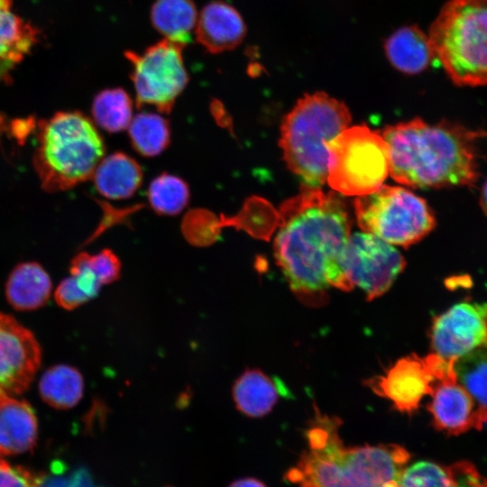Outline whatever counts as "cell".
<instances>
[{
    "instance_id": "cell-1",
    "label": "cell",
    "mask_w": 487,
    "mask_h": 487,
    "mask_svg": "<svg viewBox=\"0 0 487 487\" xmlns=\"http://www.w3.org/2000/svg\"><path fill=\"white\" fill-rule=\"evenodd\" d=\"M286 207L274 240V257L289 288L303 302L325 301L329 286L354 287L339 268L340 253L350 236V220L343 201L320 188L304 187Z\"/></svg>"
},
{
    "instance_id": "cell-2",
    "label": "cell",
    "mask_w": 487,
    "mask_h": 487,
    "mask_svg": "<svg viewBox=\"0 0 487 487\" xmlns=\"http://www.w3.org/2000/svg\"><path fill=\"white\" fill-rule=\"evenodd\" d=\"M485 134L462 124L420 118L387 126L389 174L405 186L440 188L473 186L479 178L476 141Z\"/></svg>"
},
{
    "instance_id": "cell-3",
    "label": "cell",
    "mask_w": 487,
    "mask_h": 487,
    "mask_svg": "<svg viewBox=\"0 0 487 487\" xmlns=\"http://www.w3.org/2000/svg\"><path fill=\"white\" fill-rule=\"evenodd\" d=\"M340 420L316 411L306 431L308 449L285 478L299 487H394L410 455L386 444L347 447Z\"/></svg>"
},
{
    "instance_id": "cell-4",
    "label": "cell",
    "mask_w": 487,
    "mask_h": 487,
    "mask_svg": "<svg viewBox=\"0 0 487 487\" xmlns=\"http://www.w3.org/2000/svg\"><path fill=\"white\" fill-rule=\"evenodd\" d=\"M350 122L347 106L320 92L304 95L283 118L280 139L283 158L303 187L317 188L326 181L327 145Z\"/></svg>"
},
{
    "instance_id": "cell-5",
    "label": "cell",
    "mask_w": 487,
    "mask_h": 487,
    "mask_svg": "<svg viewBox=\"0 0 487 487\" xmlns=\"http://www.w3.org/2000/svg\"><path fill=\"white\" fill-rule=\"evenodd\" d=\"M105 146L92 122L78 112H60L41 124L35 168L44 189L70 188L89 179Z\"/></svg>"
},
{
    "instance_id": "cell-6",
    "label": "cell",
    "mask_w": 487,
    "mask_h": 487,
    "mask_svg": "<svg viewBox=\"0 0 487 487\" xmlns=\"http://www.w3.org/2000/svg\"><path fill=\"white\" fill-rule=\"evenodd\" d=\"M428 39L458 86L487 85V0H450L432 23Z\"/></svg>"
},
{
    "instance_id": "cell-7",
    "label": "cell",
    "mask_w": 487,
    "mask_h": 487,
    "mask_svg": "<svg viewBox=\"0 0 487 487\" xmlns=\"http://www.w3.org/2000/svg\"><path fill=\"white\" fill-rule=\"evenodd\" d=\"M326 181L345 196H364L382 186L390 170V149L381 133L366 125L345 129L327 145Z\"/></svg>"
},
{
    "instance_id": "cell-8",
    "label": "cell",
    "mask_w": 487,
    "mask_h": 487,
    "mask_svg": "<svg viewBox=\"0 0 487 487\" xmlns=\"http://www.w3.org/2000/svg\"><path fill=\"white\" fill-rule=\"evenodd\" d=\"M354 212L363 232L403 247L418 243L436 226L426 200L400 187L381 186L357 197Z\"/></svg>"
},
{
    "instance_id": "cell-9",
    "label": "cell",
    "mask_w": 487,
    "mask_h": 487,
    "mask_svg": "<svg viewBox=\"0 0 487 487\" xmlns=\"http://www.w3.org/2000/svg\"><path fill=\"white\" fill-rule=\"evenodd\" d=\"M184 47L164 39L142 53L125 51L124 56L132 65L131 78L140 107L150 105L161 113L171 111L188 80L182 56Z\"/></svg>"
},
{
    "instance_id": "cell-10",
    "label": "cell",
    "mask_w": 487,
    "mask_h": 487,
    "mask_svg": "<svg viewBox=\"0 0 487 487\" xmlns=\"http://www.w3.org/2000/svg\"><path fill=\"white\" fill-rule=\"evenodd\" d=\"M338 263L351 285L362 289L368 300L385 293L405 267L396 248L365 232L350 234Z\"/></svg>"
},
{
    "instance_id": "cell-11",
    "label": "cell",
    "mask_w": 487,
    "mask_h": 487,
    "mask_svg": "<svg viewBox=\"0 0 487 487\" xmlns=\"http://www.w3.org/2000/svg\"><path fill=\"white\" fill-rule=\"evenodd\" d=\"M429 336L433 353L454 362L487 347V303L452 306L433 319Z\"/></svg>"
},
{
    "instance_id": "cell-12",
    "label": "cell",
    "mask_w": 487,
    "mask_h": 487,
    "mask_svg": "<svg viewBox=\"0 0 487 487\" xmlns=\"http://www.w3.org/2000/svg\"><path fill=\"white\" fill-rule=\"evenodd\" d=\"M41 352L31 331L0 312V395L25 391L40 366Z\"/></svg>"
},
{
    "instance_id": "cell-13",
    "label": "cell",
    "mask_w": 487,
    "mask_h": 487,
    "mask_svg": "<svg viewBox=\"0 0 487 487\" xmlns=\"http://www.w3.org/2000/svg\"><path fill=\"white\" fill-rule=\"evenodd\" d=\"M365 383L374 393L389 400L395 409L411 415L418 410L422 399L431 395L436 381L426 356L412 354Z\"/></svg>"
},
{
    "instance_id": "cell-14",
    "label": "cell",
    "mask_w": 487,
    "mask_h": 487,
    "mask_svg": "<svg viewBox=\"0 0 487 487\" xmlns=\"http://www.w3.org/2000/svg\"><path fill=\"white\" fill-rule=\"evenodd\" d=\"M431 396L427 409L437 430L455 436L477 428L478 407L457 380L436 383Z\"/></svg>"
},
{
    "instance_id": "cell-15",
    "label": "cell",
    "mask_w": 487,
    "mask_h": 487,
    "mask_svg": "<svg viewBox=\"0 0 487 487\" xmlns=\"http://www.w3.org/2000/svg\"><path fill=\"white\" fill-rule=\"evenodd\" d=\"M245 34L246 26L241 14L225 2L216 0L208 3L198 17L197 40L211 53L234 49Z\"/></svg>"
},
{
    "instance_id": "cell-16",
    "label": "cell",
    "mask_w": 487,
    "mask_h": 487,
    "mask_svg": "<svg viewBox=\"0 0 487 487\" xmlns=\"http://www.w3.org/2000/svg\"><path fill=\"white\" fill-rule=\"evenodd\" d=\"M37 434V418L32 406L23 400L0 395V455L31 450Z\"/></svg>"
},
{
    "instance_id": "cell-17",
    "label": "cell",
    "mask_w": 487,
    "mask_h": 487,
    "mask_svg": "<svg viewBox=\"0 0 487 487\" xmlns=\"http://www.w3.org/2000/svg\"><path fill=\"white\" fill-rule=\"evenodd\" d=\"M51 281L48 273L37 262L17 265L10 273L5 295L10 305L20 311L37 309L49 299Z\"/></svg>"
},
{
    "instance_id": "cell-18",
    "label": "cell",
    "mask_w": 487,
    "mask_h": 487,
    "mask_svg": "<svg viewBox=\"0 0 487 487\" xmlns=\"http://www.w3.org/2000/svg\"><path fill=\"white\" fill-rule=\"evenodd\" d=\"M93 175L97 191L110 199L130 198L142 181V170L139 164L122 152L110 154L101 160Z\"/></svg>"
},
{
    "instance_id": "cell-19",
    "label": "cell",
    "mask_w": 487,
    "mask_h": 487,
    "mask_svg": "<svg viewBox=\"0 0 487 487\" xmlns=\"http://www.w3.org/2000/svg\"><path fill=\"white\" fill-rule=\"evenodd\" d=\"M384 50L391 65L406 74L423 71L434 59L428 35L416 25L397 30L385 41Z\"/></svg>"
},
{
    "instance_id": "cell-20",
    "label": "cell",
    "mask_w": 487,
    "mask_h": 487,
    "mask_svg": "<svg viewBox=\"0 0 487 487\" xmlns=\"http://www.w3.org/2000/svg\"><path fill=\"white\" fill-rule=\"evenodd\" d=\"M233 398L239 411L250 418L269 413L279 398V388L260 370H246L233 387Z\"/></svg>"
},
{
    "instance_id": "cell-21",
    "label": "cell",
    "mask_w": 487,
    "mask_h": 487,
    "mask_svg": "<svg viewBox=\"0 0 487 487\" xmlns=\"http://www.w3.org/2000/svg\"><path fill=\"white\" fill-rule=\"evenodd\" d=\"M152 26L166 39L186 45L198 22L192 0H156L151 11Z\"/></svg>"
},
{
    "instance_id": "cell-22",
    "label": "cell",
    "mask_w": 487,
    "mask_h": 487,
    "mask_svg": "<svg viewBox=\"0 0 487 487\" xmlns=\"http://www.w3.org/2000/svg\"><path fill=\"white\" fill-rule=\"evenodd\" d=\"M12 0H0V60L21 61L35 45L39 32L12 11Z\"/></svg>"
},
{
    "instance_id": "cell-23",
    "label": "cell",
    "mask_w": 487,
    "mask_h": 487,
    "mask_svg": "<svg viewBox=\"0 0 487 487\" xmlns=\"http://www.w3.org/2000/svg\"><path fill=\"white\" fill-rule=\"evenodd\" d=\"M84 381L80 372L69 365L50 367L42 374L39 391L51 407L68 409L76 406L83 395Z\"/></svg>"
},
{
    "instance_id": "cell-24",
    "label": "cell",
    "mask_w": 487,
    "mask_h": 487,
    "mask_svg": "<svg viewBox=\"0 0 487 487\" xmlns=\"http://www.w3.org/2000/svg\"><path fill=\"white\" fill-rule=\"evenodd\" d=\"M457 381L477 404L481 428L487 420V350L467 354L455 363Z\"/></svg>"
},
{
    "instance_id": "cell-25",
    "label": "cell",
    "mask_w": 487,
    "mask_h": 487,
    "mask_svg": "<svg viewBox=\"0 0 487 487\" xmlns=\"http://www.w3.org/2000/svg\"><path fill=\"white\" fill-rule=\"evenodd\" d=\"M128 129L133 148L143 156H156L170 143V126L161 115L139 114L132 119Z\"/></svg>"
},
{
    "instance_id": "cell-26",
    "label": "cell",
    "mask_w": 487,
    "mask_h": 487,
    "mask_svg": "<svg viewBox=\"0 0 487 487\" xmlns=\"http://www.w3.org/2000/svg\"><path fill=\"white\" fill-rule=\"evenodd\" d=\"M92 113L101 128L120 132L128 128L133 119L132 101L122 88L105 89L95 96Z\"/></svg>"
},
{
    "instance_id": "cell-27",
    "label": "cell",
    "mask_w": 487,
    "mask_h": 487,
    "mask_svg": "<svg viewBox=\"0 0 487 487\" xmlns=\"http://www.w3.org/2000/svg\"><path fill=\"white\" fill-rule=\"evenodd\" d=\"M188 198V185L181 179L165 173L154 179L148 190L152 207L161 215L179 213L187 206Z\"/></svg>"
},
{
    "instance_id": "cell-28",
    "label": "cell",
    "mask_w": 487,
    "mask_h": 487,
    "mask_svg": "<svg viewBox=\"0 0 487 487\" xmlns=\"http://www.w3.org/2000/svg\"><path fill=\"white\" fill-rule=\"evenodd\" d=\"M399 483L402 487H455L448 467L430 461H419L406 466Z\"/></svg>"
},
{
    "instance_id": "cell-29",
    "label": "cell",
    "mask_w": 487,
    "mask_h": 487,
    "mask_svg": "<svg viewBox=\"0 0 487 487\" xmlns=\"http://www.w3.org/2000/svg\"><path fill=\"white\" fill-rule=\"evenodd\" d=\"M88 264L101 285L114 282L120 276V261L109 249L95 255L88 254Z\"/></svg>"
},
{
    "instance_id": "cell-30",
    "label": "cell",
    "mask_w": 487,
    "mask_h": 487,
    "mask_svg": "<svg viewBox=\"0 0 487 487\" xmlns=\"http://www.w3.org/2000/svg\"><path fill=\"white\" fill-rule=\"evenodd\" d=\"M39 477L27 469L0 460V487H40Z\"/></svg>"
},
{
    "instance_id": "cell-31",
    "label": "cell",
    "mask_w": 487,
    "mask_h": 487,
    "mask_svg": "<svg viewBox=\"0 0 487 487\" xmlns=\"http://www.w3.org/2000/svg\"><path fill=\"white\" fill-rule=\"evenodd\" d=\"M54 296L57 304L67 310L74 309L90 299L79 288L73 276L61 280Z\"/></svg>"
},
{
    "instance_id": "cell-32",
    "label": "cell",
    "mask_w": 487,
    "mask_h": 487,
    "mask_svg": "<svg viewBox=\"0 0 487 487\" xmlns=\"http://www.w3.org/2000/svg\"><path fill=\"white\" fill-rule=\"evenodd\" d=\"M455 487H487V477L468 461H460L448 467Z\"/></svg>"
},
{
    "instance_id": "cell-33",
    "label": "cell",
    "mask_w": 487,
    "mask_h": 487,
    "mask_svg": "<svg viewBox=\"0 0 487 487\" xmlns=\"http://www.w3.org/2000/svg\"><path fill=\"white\" fill-rule=\"evenodd\" d=\"M228 487H267L262 481L253 477L240 478L232 482Z\"/></svg>"
},
{
    "instance_id": "cell-34",
    "label": "cell",
    "mask_w": 487,
    "mask_h": 487,
    "mask_svg": "<svg viewBox=\"0 0 487 487\" xmlns=\"http://www.w3.org/2000/svg\"><path fill=\"white\" fill-rule=\"evenodd\" d=\"M480 204H481L482 211L487 216V180L483 184L482 191H481Z\"/></svg>"
},
{
    "instance_id": "cell-35",
    "label": "cell",
    "mask_w": 487,
    "mask_h": 487,
    "mask_svg": "<svg viewBox=\"0 0 487 487\" xmlns=\"http://www.w3.org/2000/svg\"><path fill=\"white\" fill-rule=\"evenodd\" d=\"M10 65L12 63L0 60V79L8 72Z\"/></svg>"
},
{
    "instance_id": "cell-36",
    "label": "cell",
    "mask_w": 487,
    "mask_h": 487,
    "mask_svg": "<svg viewBox=\"0 0 487 487\" xmlns=\"http://www.w3.org/2000/svg\"><path fill=\"white\" fill-rule=\"evenodd\" d=\"M394 487H402V486L398 482V484L396 486H394Z\"/></svg>"
}]
</instances>
